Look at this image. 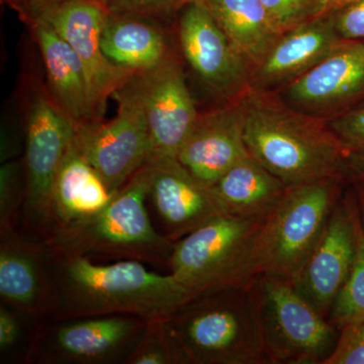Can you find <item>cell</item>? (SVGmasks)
Wrapping results in <instances>:
<instances>
[{
    "mask_svg": "<svg viewBox=\"0 0 364 364\" xmlns=\"http://www.w3.org/2000/svg\"><path fill=\"white\" fill-rule=\"evenodd\" d=\"M26 198L23 160H11L0 167V232L16 226Z\"/></svg>",
    "mask_w": 364,
    "mask_h": 364,
    "instance_id": "4316f807",
    "label": "cell"
},
{
    "mask_svg": "<svg viewBox=\"0 0 364 364\" xmlns=\"http://www.w3.org/2000/svg\"><path fill=\"white\" fill-rule=\"evenodd\" d=\"M326 123L349 152L364 153V102L326 119Z\"/></svg>",
    "mask_w": 364,
    "mask_h": 364,
    "instance_id": "f546056e",
    "label": "cell"
},
{
    "mask_svg": "<svg viewBox=\"0 0 364 364\" xmlns=\"http://www.w3.org/2000/svg\"><path fill=\"white\" fill-rule=\"evenodd\" d=\"M0 298L18 313L50 318L54 309L53 254L45 239L0 232Z\"/></svg>",
    "mask_w": 364,
    "mask_h": 364,
    "instance_id": "2e32d148",
    "label": "cell"
},
{
    "mask_svg": "<svg viewBox=\"0 0 364 364\" xmlns=\"http://www.w3.org/2000/svg\"><path fill=\"white\" fill-rule=\"evenodd\" d=\"M324 364H364V322L340 330L336 346Z\"/></svg>",
    "mask_w": 364,
    "mask_h": 364,
    "instance_id": "4dcf8cb0",
    "label": "cell"
},
{
    "mask_svg": "<svg viewBox=\"0 0 364 364\" xmlns=\"http://www.w3.org/2000/svg\"><path fill=\"white\" fill-rule=\"evenodd\" d=\"M244 131L245 116L240 100L200 112L177 160L212 188L228 170L250 155Z\"/></svg>",
    "mask_w": 364,
    "mask_h": 364,
    "instance_id": "ac0fdd59",
    "label": "cell"
},
{
    "mask_svg": "<svg viewBox=\"0 0 364 364\" xmlns=\"http://www.w3.org/2000/svg\"><path fill=\"white\" fill-rule=\"evenodd\" d=\"M107 13L102 0H71L38 18L49 23L78 55L102 119L107 100L134 75L114 65L102 52V26Z\"/></svg>",
    "mask_w": 364,
    "mask_h": 364,
    "instance_id": "9a60e30c",
    "label": "cell"
},
{
    "mask_svg": "<svg viewBox=\"0 0 364 364\" xmlns=\"http://www.w3.org/2000/svg\"><path fill=\"white\" fill-rule=\"evenodd\" d=\"M289 188L251 155L212 186L225 214L255 220L267 219Z\"/></svg>",
    "mask_w": 364,
    "mask_h": 364,
    "instance_id": "603a6c76",
    "label": "cell"
},
{
    "mask_svg": "<svg viewBox=\"0 0 364 364\" xmlns=\"http://www.w3.org/2000/svg\"><path fill=\"white\" fill-rule=\"evenodd\" d=\"M28 36L39 53L48 91L76 128L102 121L90 80L78 55L45 21L26 23Z\"/></svg>",
    "mask_w": 364,
    "mask_h": 364,
    "instance_id": "ffe728a7",
    "label": "cell"
},
{
    "mask_svg": "<svg viewBox=\"0 0 364 364\" xmlns=\"http://www.w3.org/2000/svg\"><path fill=\"white\" fill-rule=\"evenodd\" d=\"M332 13L282 33L250 73L249 90L272 92L291 85L331 55L342 43Z\"/></svg>",
    "mask_w": 364,
    "mask_h": 364,
    "instance_id": "d6986e66",
    "label": "cell"
},
{
    "mask_svg": "<svg viewBox=\"0 0 364 364\" xmlns=\"http://www.w3.org/2000/svg\"><path fill=\"white\" fill-rule=\"evenodd\" d=\"M240 102L249 153L287 186L350 174V152L325 119L298 111L272 92L249 90Z\"/></svg>",
    "mask_w": 364,
    "mask_h": 364,
    "instance_id": "7a4b0ae2",
    "label": "cell"
},
{
    "mask_svg": "<svg viewBox=\"0 0 364 364\" xmlns=\"http://www.w3.org/2000/svg\"><path fill=\"white\" fill-rule=\"evenodd\" d=\"M112 196L74 136L53 183L51 230L97 214Z\"/></svg>",
    "mask_w": 364,
    "mask_h": 364,
    "instance_id": "7402d4cb",
    "label": "cell"
},
{
    "mask_svg": "<svg viewBox=\"0 0 364 364\" xmlns=\"http://www.w3.org/2000/svg\"><path fill=\"white\" fill-rule=\"evenodd\" d=\"M102 49L114 65L134 74L152 70L178 53L173 26L109 11L102 26Z\"/></svg>",
    "mask_w": 364,
    "mask_h": 364,
    "instance_id": "44dd1931",
    "label": "cell"
},
{
    "mask_svg": "<svg viewBox=\"0 0 364 364\" xmlns=\"http://www.w3.org/2000/svg\"><path fill=\"white\" fill-rule=\"evenodd\" d=\"M109 13L136 14L173 26L184 7L198 0H102Z\"/></svg>",
    "mask_w": 364,
    "mask_h": 364,
    "instance_id": "f1b7e54d",
    "label": "cell"
},
{
    "mask_svg": "<svg viewBox=\"0 0 364 364\" xmlns=\"http://www.w3.org/2000/svg\"><path fill=\"white\" fill-rule=\"evenodd\" d=\"M358 229V207L342 193L320 240L294 284L327 318L353 267Z\"/></svg>",
    "mask_w": 364,
    "mask_h": 364,
    "instance_id": "5bb4252c",
    "label": "cell"
},
{
    "mask_svg": "<svg viewBox=\"0 0 364 364\" xmlns=\"http://www.w3.org/2000/svg\"><path fill=\"white\" fill-rule=\"evenodd\" d=\"M334 26L344 41L364 40V0H352L332 11Z\"/></svg>",
    "mask_w": 364,
    "mask_h": 364,
    "instance_id": "1f68e13d",
    "label": "cell"
},
{
    "mask_svg": "<svg viewBox=\"0 0 364 364\" xmlns=\"http://www.w3.org/2000/svg\"><path fill=\"white\" fill-rule=\"evenodd\" d=\"M117 116L76 128V141L114 195L145 166L153 147L145 114L129 80L112 95Z\"/></svg>",
    "mask_w": 364,
    "mask_h": 364,
    "instance_id": "30bf717a",
    "label": "cell"
},
{
    "mask_svg": "<svg viewBox=\"0 0 364 364\" xmlns=\"http://www.w3.org/2000/svg\"><path fill=\"white\" fill-rule=\"evenodd\" d=\"M264 220L223 214L174 242L167 267L193 296L247 284L249 259Z\"/></svg>",
    "mask_w": 364,
    "mask_h": 364,
    "instance_id": "ba28073f",
    "label": "cell"
},
{
    "mask_svg": "<svg viewBox=\"0 0 364 364\" xmlns=\"http://www.w3.org/2000/svg\"><path fill=\"white\" fill-rule=\"evenodd\" d=\"M168 323L188 364H272L252 280L193 296Z\"/></svg>",
    "mask_w": 364,
    "mask_h": 364,
    "instance_id": "5b68a950",
    "label": "cell"
},
{
    "mask_svg": "<svg viewBox=\"0 0 364 364\" xmlns=\"http://www.w3.org/2000/svg\"><path fill=\"white\" fill-rule=\"evenodd\" d=\"M328 320L339 330L364 322V237L360 227L353 267L333 303Z\"/></svg>",
    "mask_w": 364,
    "mask_h": 364,
    "instance_id": "d4e9b609",
    "label": "cell"
},
{
    "mask_svg": "<svg viewBox=\"0 0 364 364\" xmlns=\"http://www.w3.org/2000/svg\"><path fill=\"white\" fill-rule=\"evenodd\" d=\"M69 1L71 0H1L2 4L16 11L18 18L25 25L38 20L55 7Z\"/></svg>",
    "mask_w": 364,
    "mask_h": 364,
    "instance_id": "836d02e7",
    "label": "cell"
},
{
    "mask_svg": "<svg viewBox=\"0 0 364 364\" xmlns=\"http://www.w3.org/2000/svg\"><path fill=\"white\" fill-rule=\"evenodd\" d=\"M358 202L356 203L358 213L359 227L364 237V188L359 184Z\"/></svg>",
    "mask_w": 364,
    "mask_h": 364,
    "instance_id": "d590c367",
    "label": "cell"
},
{
    "mask_svg": "<svg viewBox=\"0 0 364 364\" xmlns=\"http://www.w3.org/2000/svg\"><path fill=\"white\" fill-rule=\"evenodd\" d=\"M350 1H352V0H325L324 14L332 13V11H336L339 7Z\"/></svg>",
    "mask_w": 364,
    "mask_h": 364,
    "instance_id": "8d00e7d4",
    "label": "cell"
},
{
    "mask_svg": "<svg viewBox=\"0 0 364 364\" xmlns=\"http://www.w3.org/2000/svg\"><path fill=\"white\" fill-rule=\"evenodd\" d=\"M273 28L280 36L306 21L323 16L325 0H260Z\"/></svg>",
    "mask_w": 364,
    "mask_h": 364,
    "instance_id": "83f0119b",
    "label": "cell"
},
{
    "mask_svg": "<svg viewBox=\"0 0 364 364\" xmlns=\"http://www.w3.org/2000/svg\"><path fill=\"white\" fill-rule=\"evenodd\" d=\"M124 364H188L167 320L147 322Z\"/></svg>",
    "mask_w": 364,
    "mask_h": 364,
    "instance_id": "484cf974",
    "label": "cell"
},
{
    "mask_svg": "<svg viewBox=\"0 0 364 364\" xmlns=\"http://www.w3.org/2000/svg\"><path fill=\"white\" fill-rule=\"evenodd\" d=\"M203 1L215 23L252 70L280 37L260 0Z\"/></svg>",
    "mask_w": 364,
    "mask_h": 364,
    "instance_id": "cb8c5ba5",
    "label": "cell"
},
{
    "mask_svg": "<svg viewBox=\"0 0 364 364\" xmlns=\"http://www.w3.org/2000/svg\"><path fill=\"white\" fill-rule=\"evenodd\" d=\"M356 178H358L359 184L364 188V178H359V177H356Z\"/></svg>",
    "mask_w": 364,
    "mask_h": 364,
    "instance_id": "74e56055",
    "label": "cell"
},
{
    "mask_svg": "<svg viewBox=\"0 0 364 364\" xmlns=\"http://www.w3.org/2000/svg\"><path fill=\"white\" fill-rule=\"evenodd\" d=\"M280 98L310 116L329 119L364 102V40L345 41L327 58L282 88Z\"/></svg>",
    "mask_w": 364,
    "mask_h": 364,
    "instance_id": "4fadbf2b",
    "label": "cell"
},
{
    "mask_svg": "<svg viewBox=\"0 0 364 364\" xmlns=\"http://www.w3.org/2000/svg\"><path fill=\"white\" fill-rule=\"evenodd\" d=\"M343 182L324 179L287 188L256 236L248 263L249 282L269 275L296 282L343 193Z\"/></svg>",
    "mask_w": 364,
    "mask_h": 364,
    "instance_id": "8992f818",
    "label": "cell"
},
{
    "mask_svg": "<svg viewBox=\"0 0 364 364\" xmlns=\"http://www.w3.org/2000/svg\"><path fill=\"white\" fill-rule=\"evenodd\" d=\"M18 311L2 303L0 305V351L6 353L20 343L23 327Z\"/></svg>",
    "mask_w": 364,
    "mask_h": 364,
    "instance_id": "d6a6232c",
    "label": "cell"
},
{
    "mask_svg": "<svg viewBox=\"0 0 364 364\" xmlns=\"http://www.w3.org/2000/svg\"><path fill=\"white\" fill-rule=\"evenodd\" d=\"M55 301L49 318L132 315L167 320L193 298L171 274L148 269L138 260L97 264L88 256L53 255Z\"/></svg>",
    "mask_w": 364,
    "mask_h": 364,
    "instance_id": "6da1fadb",
    "label": "cell"
},
{
    "mask_svg": "<svg viewBox=\"0 0 364 364\" xmlns=\"http://www.w3.org/2000/svg\"><path fill=\"white\" fill-rule=\"evenodd\" d=\"M347 164L351 176L364 178V153H349Z\"/></svg>",
    "mask_w": 364,
    "mask_h": 364,
    "instance_id": "e575fe53",
    "label": "cell"
},
{
    "mask_svg": "<svg viewBox=\"0 0 364 364\" xmlns=\"http://www.w3.org/2000/svg\"><path fill=\"white\" fill-rule=\"evenodd\" d=\"M174 39L200 85L227 102L240 100L249 90L251 68L215 23L203 0L184 7L173 23Z\"/></svg>",
    "mask_w": 364,
    "mask_h": 364,
    "instance_id": "8fae6325",
    "label": "cell"
},
{
    "mask_svg": "<svg viewBox=\"0 0 364 364\" xmlns=\"http://www.w3.org/2000/svg\"><path fill=\"white\" fill-rule=\"evenodd\" d=\"M149 186L147 163L97 214L52 229L44 239L53 255H100L167 265L173 242L151 222Z\"/></svg>",
    "mask_w": 364,
    "mask_h": 364,
    "instance_id": "277c9868",
    "label": "cell"
},
{
    "mask_svg": "<svg viewBox=\"0 0 364 364\" xmlns=\"http://www.w3.org/2000/svg\"><path fill=\"white\" fill-rule=\"evenodd\" d=\"M16 100L25 140L23 210L26 226L45 238L52 228L53 183L76 135V126L50 95L39 53L32 39L21 60Z\"/></svg>",
    "mask_w": 364,
    "mask_h": 364,
    "instance_id": "3957f363",
    "label": "cell"
},
{
    "mask_svg": "<svg viewBox=\"0 0 364 364\" xmlns=\"http://www.w3.org/2000/svg\"><path fill=\"white\" fill-rule=\"evenodd\" d=\"M151 200L162 234L178 241L210 220L225 214L214 191L198 181L176 157L150 158Z\"/></svg>",
    "mask_w": 364,
    "mask_h": 364,
    "instance_id": "e0dca14e",
    "label": "cell"
},
{
    "mask_svg": "<svg viewBox=\"0 0 364 364\" xmlns=\"http://www.w3.org/2000/svg\"><path fill=\"white\" fill-rule=\"evenodd\" d=\"M263 343L272 364H324L340 330L296 286L259 275L252 280Z\"/></svg>",
    "mask_w": 364,
    "mask_h": 364,
    "instance_id": "52a82bcc",
    "label": "cell"
},
{
    "mask_svg": "<svg viewBox=\"0 0 364 364\" xmlns=\"http://www.w3.org/2000/svg\"><path fill=\"white\" fill-rule=\"evenodd\" d=\"M33 335L26 360L42 364L126 363L147 321L132 315L49 318Z\"/></svg>",
    "mask_w": 364,
    "mask_h": 364,
    "instance_id": "9c48e42d",
    "label": "cell"
},
{
    "mask_svg": "<svg viewBox=\"0 0 364 364\" xmlns=\"http://www.w3.org/2000/svg\"><path fill=\"white\" fill-rule=\"evenodd\" d=\"M129 83L149 128L151 158L176 157L200 116L179 53L152 70L134 74Z\"/></svg>",
    "mask_w": 364,
    "mask_h": 364,
    "instance_id": "7c38bea8",
    "label": "cell"
}]
</instances>
